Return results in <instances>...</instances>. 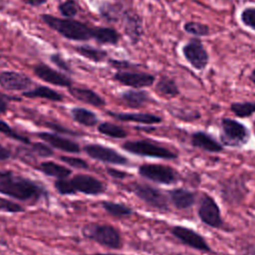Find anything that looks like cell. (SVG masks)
Listing matches in <instances>:
<instances>
[{
  "label": "cell",
  "mask_w": 255,
  "mask_h": 255,
  "mask_svg": "<svg viewBox=\"0 0 255 255\" xmlns=\"http://www.w3.org/2000/svg\"><path fill=\"white\" fill-rule=\"evenodd\" d=\"M43 186L33 180L15 175L10 170H0V193L18 200H37L44 194Z\"/></svg>",
  "instance_id": "cell-1"
},
{
  "label": "cell",
  "mask_w": 255,
  "mask_h": 255,
  "mask_svg": "<svg viewBox=\"0 0 255 255\" xmlns=\"http://www.w3.org/2000/svg\"><path fill=\"white\" fill-rule=\"evenodd\" d=\"M42 20L63 37L74 41H85L93 38L94 28L72 18H57L49 14L41 15Z\"/></svg>",
  "instance_id": "cell-2"
},
{
  "label": "cell",
  "mask_w": 255,
  "mask_h": 255,
  "mask_svg": "<svg viewBox=\"0 0 255 255\" xmlns=\"http://www.w3.org/2000/svg\"><path fill=\"white\" fill-rule=\"evenodd\" d=\"M122 147L128 152L140 156H149L161 159H175L178 157L177 152L147 139L128 140L122 144Z\"/></svg>",
  "instance_id": "cell-3"
},
{
  "label": "cell",
  "mask_w": 255,
  "mask_h": 255,
  "mask_svg": "<svg viewBox=\"0 0 255 255\" xmlns=\"http://www.w3.org/2000/svg\"><path fill=\"white\" fill-rule=\"evenodd\" d=\"M250 132L245 125L230 118L221 119L220 141L223 145L241 147L248 142Z\"/></svg>",
  "instance_id": "cell-4"
},
{
  "label": "cell",
  "mask_w": 255,
  "mask_h": 255,
  "mask_svg": "<svg viewBox=\"0 0 255 255\" xmlns=\"http://www.w3.org/2000/svg\"><path fill=\"white\" fill-rule=\"evenodd\" d=\"M83 235L88 239L112 249H118L122 246L120 232L110 224H87L83 227Z\"/></svg>",
  "instance_id": "cell-5"
},
{
  "label": "cell",
  "mask_w": 255,
  "mask_h": 255,
  "mask_svg": "<svg viewBox=\"0 0 255 255\" xmlns=\"http://www.w3.org/2000/svg\"><path fill=\"white\" fill-rule=\"evenodd\" d=\"M129 189L144 203L151 206L152 208L165 211L168 209V200L166 195L159 189L145 184L132 182L129 184Z\"/></svg>",
  "instance_id": "cell-6"
},
{
  "label": "cell",
  "mask_w": 255,
  "mask_h": 255,
  "mask_svg": "<svg viewBox=\"0 0 255 255\" xmlns=\"http://www.w3.org/2000/svg\"><path fill=\"white\" fill-rule=\"evenodd\" d=\"M138 174L143 178L160 184H174L179 180V174L175 169L162 164H141L138 167Z\"/></svg>",
  "instance_id": "cell-7"
},
{
  "label": "cell",
  "mask_w": 255,
  "mask_h": 255,
  "mask_svg": "<svg viewBox=\"0 0 255 255\" xmlns=\"http://www.w3.org/2000/svg\"><path fill=\"white\" fill-rule=\"evenodd\" d=\"M182 55L188 64L197 71H203L209 63V55L201 40L191 38L182 47Z\"/></svg>",
  "instance_id": "cell-8"
},
{
  "label": "cell",
  "mask_w": 255,
  "mask_h": 255,
  "mask_svg": "<svg viewBox=\"0 0 255 255\" xmlns=\"http://www.w3.org/2000/svg\"><path fill=\"white\" fill-rule=\"evenodd\" d=\"M197 215L202 223L211 228H222L223 220L221 212L216 201L206 193H203L199 198Z\"/></svg>",
  "instance_id": "cell-9"
},
{
  "label": "cell",
  "mask_w": 255,
  "mask_h": 255,
  "mask_svg": "<svg viewBox=\"0 0 255 255\" xmlns=\"http://www.w3.org/2000/svg\"><path fill=\"white\" fill-rule=\"evenodd\" d=\"M171 234L182 244L201 252H210L211 248L204 237L191 228L175 225L170 229Z\"/></svg>",
  "instance_id": "cell-10"
},
{
  "label": "cell",
  "mask_w": 255,
  "mask_h": 255,
  "mask_svg": "<svg viewBox=\"0 0 255 255\" xmlns=\"http://www.w3.org/2000/svg\"><path fill=\"white\" fill-rule=\"evenodd\" d=\"M85 152L92 158L106 163L126 165L128 160L117 150L99 143H90L84 146Z\"/></svg>",
  "instance_id": "cell-11"
},
{
  "label": "cell",
  "mask_w": 255,
  "mask_h": 255,
  "mask_svg": "<svg viewBox=\"0 0 255 255\" xmlns=\"http://www.w3.org/2000/svg\"><path fill=\"white\" fill-rule=\"evenodd\" d=\"M114 79L125 86L131 87L134 89L149 87L155 81L154 76L151 74L144 73V72H126V71L118 72L114 76Z\"/></svg>",
  "instance_id": "cell-12"
},
{
  "label": "cell",
  "mask_w": 255,
  "mask_h": 255,
  "mask_svg": "<svg viewBox=\"0 0 255 255\" xmlns=\"http://www.w3.org/2000/svg\"><path fill=\"white\" fill-rule=\"evenodd\" d=\"M71 182L76 192L88 195H98L105 192L106 187L102 181L89 174H76Z\"/></svg>",
  "instance_id": "cell-13"
},
{
  "label": "cell",
  "mask_w": 255,
  "mask_h": 255,
  "mask_svg": "<svg viewBox=\"0 0 255 255\" xmlns=\"http://www.w3.org/2000/svg\"><path fill=\"white\" fill-rule=\"evenodd\" d=\"M220 190L222 199L229 203H238L245 196L246 186L242 179L232 177L222 182Z\"/></svg>",
  "instance_id": "cell-14"
},
{
  "label": "cell",
  "mask_w": 255,
  "mask_h": 255,
  "mask_svg": "<svg viewBox=\"0 0 255 255\" xmlns=\"http://www.w3.org/2000/svg\"><path fill=\"white\" fill-rule=\"evenodd\" d=\"M32 84L29 77L18 72L6 71L0 74V86L7 91H23Z\"/></svg>",
  "instance_id": "cell-15"
},
{
  "label": "cell",
  "mask_w": 255,
  "mask_h": 255,
  "mask_svg": "<svg viewBox=\"0 0 255 255\" xmlns=\"http://www.w3.org/2000/svg\"><path fill=\"white\" fill-rule=\"evenodd\" d=\"M35 75L40 78L41 80L50 83L55 86H61V87H68L70 88L72 86V81L69 77L66 75L57 72L56 70L48 67L45 64H39L34 68Z\"/></svg>",
  "instance_id": "cell-16"
},
{
  "label": "cell",
  "mask_w": 255,
  "mask_h": 255,
  "mask_svg": "<svg viewBox=\"0 0 255 255\" xmlns=\"http://www.w3.org/2000/svg\"><path fill=\"white\" fill-rule=\"evenodd\" d=\"M37 135L43 139L45 142L49 143L52 147L58 148L60 150L66 151V152H72V153H78L81 150V147L78 142L66 138L64 136L52 133V132H47V131H41L37 133Z\"/></svg>",
  "instance_id": "cell-17"
},
{
  "label": "cell",
  "mask_w": 255,
  "mask_h": 255,
  "mask_svg": "<svg viewBox=\"0 0 255 255\" xmlns=\"http://www.w3.org/2000/svg\"><path fill=\"white\" fill-rule=\"evenodd\" d=\"M190 142L194 147L212 153L220 152L224 148V145L221 142L216 140L209 133L202 130L194 131L190 136Z\"/></svg>",
  "instance_id": "cell-18"
},
{
  "label": "cell",
  "mask_w": 255,
  "mask_h": 255,
  "mask_svg": "<svg viewBox=\"0 0 255 255\" xmlns=\"http://www.w3.org/2000/svg\"><path fill=\"white\" fill-rule=\"evenodd\" d=\"M111 117L122 122H133L142 125H154L161 123L162 119L153 114L148 113H108Z\"/></svg>",
  "instance_id": "cell-19"
},
{
  "label": "cell",
  "mask_w": 255,
  "mask_h": 255,
  "mask_svg": "<svg viewBox=\"0 0 255 255\" xmlns=\"http://www.w3.org/2000/svg\"><path fill=\"white\" fill-rule=\"evenodd\" d=\"M169 199L178 210L190 208L196 201V194L185 188H173L168 192Z\"/></svg>",
  "instance_id": "cell-20"
},
{
  "label": "cell",
  "mask_w": 255,
  "mask_h": 255,
  "mask_svg": "<svg viewBox=\"0 0 255 255\" xmlns=\"http://www.w3.org/2000/svg\"><path fill=\"white\" fill-rule=\"evenodd\" d=\"M69 92L78 101L94 107H103L106 104L105 100L99 94H97L91 89L70 87Z\"/></svg>",
  "instance_id": "cell-21"
},
{
  "label": "cell",
  "mask_w": 255,
  "mask_h": 255,
  "mask_svg": "<svg viewBox=\"0 0 255 255\" xmlns=\"http://www.w3.org/2000/svg\"><path fill=\"white\" fill-rule=\"evenodd\" d=\"M122 102L132 109H137L144 106L150 101V97L147 92L142 90H129L121 95Z\"/></svg>",
  "instance_id": "cell-22"
},
{
  "label": "cell",
  "mask_w": 255,
  "mask_h": 255,
  "mask_svg": "<svg viewBox=\"0 0 255 255\" xmlns=\"http://www.w3.org/2000/svg\"><path fill=\"white\" fill-rule=\"evenodd\" d=\"M125 32L127 36L130 39L131 43L135 44L139 41L142 36L143 30L141 25V20L136 14L128 13L125 22Z\"/></svg>",
  "instance_id": "cell-23"
},
{
  "label": "cell",
  "mask_w": 255,
  "mask_h": 255,
  "mask_svg": "<svg viewBox=\"0 0 255 255\" xmlns=\"http://www.w3.org/2000/svg\"><path fill=\"white\" fill-rule=\"evenodd\" d=\"M155 92L164 98L171 99L179 95V89L175 81L167 76H161L155 84Z\"/></svg>",
  "instance_id": "cell-24"
},
{
  "label": "cell",
  "mask_w": 255,
  "mask_h": 255,
  "mask_svg": "<svg viewBox=\"0 0 255 255\" xmlns=\"http://www.w3.org/2000/svg\"><path fill=\"white\" fill-rule=\"evenodd\" d=\"M37 168L43 172L46 175L52 176V177H56L57 179L59 178H67L71 173V169H69L68 167L62 165V164H58L54 161H43L41 162Z\"/></svg>",
  "instance_id": "cell-25"
},
{
  "label": "cell",
  "mask_w": 255,
  "mask_h": 255,
  "mask_svg": "<svg viewBox=\"0 0 255 255\" xmlns=\"http://www.w3.org/2000/svg\"><path fill=\"white\" fill-rule=\"evenodd\" d=\"M22 95L27 98H41V99H46L53 102L63 101V96L61 94H59L55 90L48 88L46 86H39L33 90L23 92Z\"/></svg>",
  "instance_id": "cell-26"
},
{
  "label": "cell",
  "mask_w": 255,
  "mask_h": 255,
  "mask_svg": "<svg viewBox=\"0 0 255 255\" xmlns=\"http://www.w3.org/2000/svg\"><path fill=\"white\" fill-rule=\"evenodd\" d=\"M93 38L101 44L116 45L120 39V35L112 28L96 27L93 30Z\"/></svg>",
  "instance_id": "cell-27"
},
{
  "label": "cell",
  "mask_w": 255,
  "mask_h": 255,
  "mask_svg": "<svg viewBox=\"0 0 255 255\" xmlns=\"http://www.w3.org/2000/svg\"><path fill=\"white\" fill-rule=\"evenodd\" d=\"M71 115L77 123L86 127H94L99 122L95 113L84 108H73L71 110Z\"/></svg>",
  "instance_id": "cell-28"
},
{
  "label": "cell",
  "mask_w": 255,
  "mask_h": 255,
  "mask_svg": "<svg viewBox=\"0 0 255 255\" xmlns=\"http://www.w3.org/2000/svg\"><path fill=\"white\" fill-rule=\"evenodd\" d=\"M98 130L100 133L113 138H125L128 135L127 130L121 126L109 122H104L100 124L98 126Z\"/></svg>",
  "instance_id": "cell-29"
},
{
  "label": "cell",
  "mask_w": 255,
  "mask_h": 255,
  "mask_svg": "<svg viewBox=\"0 0 255 255\" xmlns=\"http://www.w3.org/2000/svg\"><path fill=\"white\" fill-rule=\"evenodd\" d=\"M102 207L111 215L116 217H124L128 216L132 213V209L121 202H114V201H103Z\"/></svg>",
  "instance_id": "cell-30"
},
{
  "label": "cell",
  "mask_w": 255,
  "mask_h": 255,
  "mask_svg": "<svg viewBox=\"0 0 255 255\" xmlns=\"http://www.w3.org/2000/svg\"><path fill=\"white\" fill-rule=\"evenodd\" d=\"M230 111L237 118H249L255 114V102H234L230 105Z\"/></svg>",
  "instance_id": "cell-31"
},
{
  "label": "cell",
  "mask_w": 255,
  "mask_h": 255,
  "mask_svg": "<svg viewBox=\"0 0 255 255\" xmlns=\"http://www.w3.org/2000/svg\"><path fill=\"white\" fill-rule=\"evenodd\" d=\"M75 51L81 56L93 61L102 62L107 58V52L101 49H97L91 46H78L75 47Z\"/></svg>",
  "instance_id": "cell-32"
},
{
  "label": "cell",
  "mask_w": 255,
  "mask_h": 255,
  "mask_svg": "<svg viewBox=\"0 0 255 255\" xmlns=\"http://www.w3.org/2000/svg\"><path fill=\"white\" fill-rule=\"evenodd\" d=\"M183 30L194 37H205L209 35V27L196 21H187L183 24Z\"/></svg>",
  "instance_id": "cell-33"
},
{
  "label": "cell",
  "mask_w": 255,
  "mask_h": 255,
  "mask_svg": "<svg viewBox=\"0 0 255 255\" xmlns=\"http://www.w3.org/2000/svg\"><path fill=\"white\" fill-rule=\"evenodd\" d=\"M58 9L62 16H65L66 18H73L78 14L80 6L76 0H63L60 2Z\"/></svg>",
  "instance_id": "cell-34"
},
{
  "label": "cell",
  "mask_w": 255,
  "mask_h": 255,
  "mask_svg": "<svg viewBox=\"0 0 255 255\" xmlns=\"http://www.w3.org/2000/svg\"><path fill=\"white\" fill-rule=\"evenodd\" d=\"M0 132L5 134L6 136L12 138V139H15V140H18V141H21L25 144H28L30 143V140L28 137L22 135V134H19L18 132H16L6 122L0 120Z\"/></svg>",
  "instance_id": "cell-35"
},
{
  "label": "cell",
  "mask_w": 255,
  "mask_h": 255,
  "mask_svg": "<svg viewBox=\"0 0 255 255\" xmlns=\"http://www.w3.org/2000/svg\"><path fill=\"white\" fill-rule=\"evenodd\" d=\"M240 20L244 26L255 31V7H246L240 14Z\"/></svg>",
  "instance_id": "cell-36"
},
{
  "label": "cell",
  "mask_w": 255,
  "mask_h": 255,
  "mask_svg": "<svg viewBox=\"0 0 255 255\" xmlns=\"http://www.w3.org/2000/svg\"><path fill=\"white\" fill-rule=\"evenodd\" d=\"M55 188L61 195H73L76 192L71 180L67 178H59L55 181Z\"/></svg>",
  "instance_id": "cell-37"
},
{
  "label": "cell",
  "mask_w": 255,
  "mask_h": 255,
  "mask_svg": "<svg viewBox=\"0 0 255 255\" xmlns=\"http://www.w3.org/2000/svg\"><path fill=\"white\" fill-rule=\"evenodd\" d=\"M31 151L41 157H49L54 154L53 149L43 142H33L30 146Z\"/></svg>",
  "instance_id": "cell-38"
},
{
  "label": "cell",
  "mask_w": 255,
  "mask_h": 255,
  "mask_svg": "<svg viewBox=\"0 0 255 255\" xmlns=\"http://www.w3.org/2000/svg\"><path fill=\"white\" fill-rule=\"evenodd\" d=\"M60 159L67 163L68 165L78 168V169H87L89 168V164L86 160L80 158V157H75V156H69V155H62L60 156Z\"/></svg>",
  "instance_id": "cell-39"
},
{
  "label": "cell",
  "mask_w": 255,
  "mask_h": 255,
  "mask_svg": "<svg viewBox=\"0 0 255 255\" xmlns=\"http://www.w3.org/2000/svg\"><path fill=\"white\" fill-rule=\"evenodd\" d=\"M0 210L4 211V212L18 213V212H23L24 208L18 203H15L11 200L0 197Z\"/></svg>",
  "instance_id": "cell-40"
},
{
  "label": "cell",
  "mask_w": 255,
  "mask_h": 255,
  "mask_svg": "<svg viewBox=\"0 0 255 255\" xmlns=\"http://www.w3.org/2000/svg\"><path fill=\"white\" fill-rule=\"evenodd\" d=\"M50 59H51V61H52L57 67H59L61 70L66 71V72H71V71H72L70 65L63 59L62 55H60V54H52Z\"/></svg>",
  "instance_id": "cell-41"
},
{
  "label": "cell",
  "mask_w": 255,
  "mask_h": 255,
  "mask_svg": "<svg viewBox=\"0 0 255 255\" xmlns=\"http://www.w3.org/2000/svg\"><path fill=\"white\" fill-rule=\"evenodd\" d=\"M107 172L112 177L117 178V179H123V178H125L128 175L125 171H122V170H119V169H116V168H112V167H108L107 168Z\"/></svg>",
  "instance_id": "cell-42"
},
{
  "label": "cell",
  "mask_w": 255,
  "mask_h": 255,
  "mask_svg": "<svg viewBox=\"0 0 255 255\" xmlns=\"http://www.w3.org/2000/svg\"><path fill=\"white\" fill-rule=\"evenodd\" d=\"M15 98H11V97H7L6 95H3L0 93V114H4L6 113L7 109H8V103L7 100H13Z\"/></svg>",
  "instance_id": "cell-43"
},
{
  "label": "cell",
  "mask_w": 255,
  "mask_h": 255,
  "mask_svg": "<svg viewBox=\"0 0 255 255\" xmlns=\"http://www.w3.org/2000/svg\"><path fill=\"white\" fill-rule=\"evenodd\" d=\"M11 156V151L6 146L0 144V161L6 160Z\"/></svg>",
  "instance_id": "cell-44"
},
{
  "label": "cell",
  "mask_w": 255,
  "mask_h": 255,
  "mask_svg": "<svg viewBox=\"0 0 255 255\" xmlns=\"http://www.w3.org/2000/svg\"><path fill=\"white\" fill-rule=\"evenodd\" d=\"M22 1H24L26 4H29L31 6H40L46 3L48 0H22Z\"/></svg>",
  "instance_id": "cell-45"
},
{
  "label": "cell",
  "mask_w": 255,
  "mask_h": 255,
  "mask_svg": "<svg viewBox=\"0 0 255 255\" xmlns=\"http://www.w3.org/2000/svg\"><path fill=\"white\" fill-rule=\"evenodd\" d=\"M249 80L252 82V84L255 86V68L251 71L250 75H249Z\"/></svg>",
  "instance_id": "cell-46"
},
{
  "label": "cell",
  "mask_w": 255,
  "mask_h": 255,
  "mask_svg": "<svg viewBox=\"0 0 255 255\" xmlns=\"http://www.w3.org/2000/svg\"><path fill=\"white\" fill-rule=\"evenodd\" d=\"M245 255H255V247L247 248V250L245 251Z\"/></svg>",
  "instance_id": "cell-47"
},
{
  "label": "cell",
  "mask_w": 255,
  "mask_h": 255,
  "mask_svg": "<svg viewBox=\"0 0 255 255\" xmlns=\"http://www.w3.org/2000/svg\"><path fill=\"white\" fill-rule=\"evenodd\" d=\"M95 255H123V254H115V253H97Z\"/></svg>",
  "instance_id": "cell-48"
},
{
  "label": "cell",
  "mask_w": 255,
  "mask_h": 255,
  "mask_svg": "<svg viewBox=\"0 0 255 255\" xmlns=\"http://www.w3.org/2000/svg\"><path fill=\"white\" fill-rule=\"evenodd\" d=\"M254 132H255V130H254Z\"/></svg>",
  "instance_id": "cell-49"
}]
</instances>
